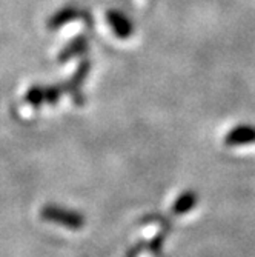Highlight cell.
Masks as SVG:
<instances>
[{
	"label": "cell",
	"mask_w": 255,
	"mask_h": 257,
	"mask_svg": "<svg viewBox=\"0 0 255 257\" xmlns=\"http://www.w3.org/2000/svg\"><path fill=\"white\" fill-rule=\"evenodd\" d=\"M42 217L45 220H50V222H56L59 225L68 226L71 229H79L85 225V217L79 213L74 211H69V209H63L54 205L50 206H45L42 209Z\"/></svg>",
	"instance_id": "cell-1"
},
{
	"label": "cell",
	"mask_w": 255,
	"mask_h": 257,
	"mask_svg": "<svg viewBox=\"0 0 255 257\" xmlns=\"http://www.w3.org/2000/svg\"><path fill=\"white\" fill-rule=\"evenodd\" d=\"M106 19H108V23H109L111 30L114 31V34L117 36L119 39L126 40V39H129L134 34L132 22L122 11H119V10H109L106 13Z\"/></svg>",
	"instance_id": "cell-2"
},
{
	"label": "cell",
	"mask_w": 255,
	"mask_h": 257,
	"mask_svg": "<svg viewBox=\"0 0 255 257\" xmlns=\"http://www.w3.org/2000/svg\"><path fill=\"white\" fill-rule=\"evenodd\" d=\"M255 144V126L253 125H238L230 130L224 137L226 147H241Z\"/></svg>",
	"instance_id": "cell-3"
},
{
	"label": "cell",
	"mask_w": 255,
	"mask_h": 257,
	"mask_svg": "<svg viewBox=\"0 0 255 257\" xmlns=\"http://www.w3.org/2000/svg\"><path fill=\"white\" fill-rule=\"evenodd\" d=\"M89 68H91V63L89 60H83L79 68H77V71L74 73L73 79L69 80L66 83V88H63V91H69L73 94V99L77 105H82L83 103V96L80 94V85L85 82L88 73H89Z\"/></svg>",
	"instance_id": "cell-4"
},
{
	"label": "cell",
	"mask_w": 255,
	"mask_h": 257,
	"mask_svg": "<svg viewBox=\"0 0 255 257\" xmlns=\"http://www.w3.org/2000/svg\"><path fill=\"white\" fill-rule=\"evenodd\" d=\"M80 17H83V13L79 8L69 5V7H65V8L59 10L53 17H50L48 23H46V27H48V30L56 31V30H60L63 25H66V23L73 22L76 19H80Z\"/></svg>",
	"instance_id": "cell-5"
},
{
	"label": "cell",
	"mask_w": 255,
	"mask_h": 257,
	"mask_svg": "<svg viewBox=\"0 0 255 257\" xmlns=\"http://www.w3.org/2000/svg\"><path fill=\"white\" fill-rule=\"evenodd\" d=\"M86 48H88V39H86L83 34H80V36L74 37L71 42H69V43L65 46V48L62 50V53L59 54L57 60H59L60 63L68 62V60L74 59L76 56H80L82 53H85Z\"/></svg>",
	"instance_id": "cell-6"
},
{
	"label": "cell",
	"mask_w": 255,
	"mask_h": 257,
	"mask_svg": "<svg viewBox=\"0 0 255 257\" xmlns=\"http://www.w3.org/2000/svg\"><path fill=\"white\" fill-rule=\"evenodd\" d=\"M195 205H197V196L192 191H188L181 194L180 199L174 203L172 211L175 214H184V213H189Z\"/></svg>",
	"instance_id": "cell-7"
},
{
	"label": "cell",
	"mask_w": 255,
	"mask_h": 257,
	"mask_svg": "<svg viewBox=\"0 0 255 257\" xmlns=\"http://www.w3.org/2000/svg\"><path fill=\"white\" fill-rule=\"evenodd\" d=\"M25 100L33 106H40L45 102V88L43 86H33L25 96Z\"/></svg>",
	"instance_id": "cell-8"
}]
</instances>
